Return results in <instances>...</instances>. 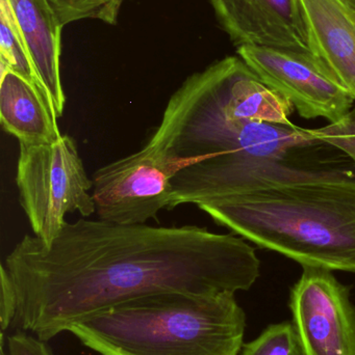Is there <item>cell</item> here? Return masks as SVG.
I'll return each instance as SVG.
<instances>
[{"mask_svg": "<svg viewBox=\"0 0 355 355\" xmlns=\"http://www.w3.org/2000/svg\"><path fill=\"white\" fill-rule=\"evenodd\" d=\"M3 265L16 290L15 324L45 342L139 296L246 291L261 268L256 250L240 236L102 219L66 221L49 244L25 235Z\"/></svg>", "mask_w": 355, "mask_h": 355, "instance_id": "1", "label": "cell"}, {"mask_svg": "<svg viewBox=\"0 0 355 355\" xmlns=\"http://www.w3.org/2000/svg\"><path fill=\"white\" fill-rule=\"evenodd\" d=\"M258 110L251 77L238 56L183 81L146 143L181 166L168 210L329 176L327 168L300 160L323 145L308 129L254 122Z\"/></svg>", "mask_w": 355, "mask_h": 355, "instance_id": "2", "label": "cell"}, {"mask_svg": "<svg viewBox=\"0 0 355 355\" xmlns=\"http://www.w3.org/2000/svg\"><path fill=\"white\" fill-rule=\"evenodd\" d=\"M217 225L304 266L355 273V178L276 184L198 205Z\"/></svg>", "mask_w": 355, "mask_h": 355, "instance_id": "3", "label": "cell"}, {"mask_svg": "<svg viewBox=\"0 0 355 355\" xmlns=\"http://www.w3.org/2000/svg\"><path fill=\"white\" fill-rule=\"evenodd\" d=\"M245 329L233 292H162L98 311L67 331L100 355H238Z\"/></svg>", "mask_w": 355, "mask_h": 355, "instance_id": "4", "label": "cell"}, {"mask_svg": "<svg viewBox=\"0 0 355 355\" xmlns=\"http://www.w3.org/2000/svg\"><path fill=\"white\" fill-rule=\"evenodd\" d=\"M17 187L21 207L35 237L49 244L68 213H96L93 179L85 172L76 143L63 135L51 144H19Z\"/></svg>", "mask_w": 355, "mask_h": 355, "instance_id": "5", "label": "cell"}, {"mask_svg": "<svg viewBox=\"0 0 355 355\" xmlns=\"http://www.w3.org/2000/svg\"><path fill=\"white\" fill-rule=\"evenodd\" d=\"M237 54L306 120L324 118L333 124L354 106V97L314 52L244 45Z\"/></svg>", "mask_w": 355, "mask_h": 355, "instance_id": "6", "label": "cell"}, {"mask_svg": "<svg viewBox=\"0 0 355 355\" xmlns=\"http://www.w3.org/2000/svg\"><path fill=\"white\" fill-rule=\"evenodd\" d=\"M179 164L146 144L141 150L98 168L93 175L96 214L120 225H142L158 220L169 209L172 179Z\"/></svg>", "mask_w": 355, "mask_h": 355, "instance_id": "7", "label": "cell"}, {"mask_svg": "<svg viewBox=\"0 0 355 355\" xmlns=\"http://www.w3.org/2000/svg\"><path fill=\"white\" fill-rule=\"evenodd\" d=\"M290 309L304 355H355V306L331 270L304 266Z\"/></svg>", "mask_w": 355, "mask_h": 355, "instance_id": "8", "label": "cell"}, {"mask_svg": "<svg viewBox=\"0 0 355 355\" xmlns=\"http://www.w3.org/2000/svg\"><path fill=\"white\" fill-rule=\"evenodd\" d=\"M210 1L219 25L236 47L248 45L312 51L299 0Z\"/></svg>", "mask_w": 355, "mask_h": 355, "instance_id": "9", "label": "cell"}, {"mask_svg": "<svg viewBox=\"0 0 355 355\" xmlns=\"http://www.w3.org/2000/svg\"><path fill=\"white\" fill-rule=\"evenodd\" d=\"M40 83L53 108L63 116L66 96L60 79V22L49 0H8Z\"/></svg>", "mask_w": 355, "mask_h": 355, "instance_id": "10", "label": "cell"}, {"mask_svg": "<svg viewBox=\"0 0 355 355\" xmlns=\"http://www.w3.org/2000/svg\"><path fill=\"white\" fill-rule=\"evenodd\" d=\"M318 55L355 100V12L341 0H299Z\"/></svg>", "mask_w": 355, "mask_h": 355, "instance_id": "11", "label": "cell"}, {"mask_svg": "<svg viewBox=\"0 0 355 355\" xmlns=\"http://www.w3.org/2000/svg\"><path fill=\"white\" fill-rule=\"evenodd\" d=\"M0 123L19 144H51L63 135L44 92L8 70H1Z\"/></svg>", "mask_w": 355, "mask_h": 355, "instance_id": "12", "label": "cell"}, {"mask_svg": "<svg viewBox=\"0 0 355 355\" xmlns=\"http://www.w3.org/2000/svg\"><path fill=\"white\" fill-rule=\"evenodd\" d=\"M0 60L1 70L20 75L38 85L46 95L8 0H0Z\"/></svg>", "mask_w": 355, "mask_h": 355, "instance_id": "13", "label": "cell"}, {"mask_svg": "<svg viewBox=\"0 0 355 355\" xmlns=\"http://www.w3.org/2000/svg\"><path fill=\"white\" fill-rule=\"evenodd\" d=\"M241 355H304L299 335L293 322L267 327L260 337L244 344Z\"/></svg>", "mask_w": 355, "mask_h": 355, "instance_id": "14", "label": "cell"}, {"mask_svg": "<svg viewBox=\"0 0 355 355\" xmlns=\"http://www.w3.org/2000/svg\"><path fill=\"white\" fill-rule=\"evenodd\" d=\"M124 0H56L53 10L63 25L83 19L115 24Z\"/></svg>", "mask_w": 355, "mask_h": 355, "instance_id": "15", "label": "cell"}, {"mask_svg": "<svg viewBox=\"0 0 355 355\" xmlns=\"http://www.w3.org/2000/svg\"><path fill=\"white\" fill-rule=\"evenodd\" d=\"M308 133L315 141L345 154L355 166V104L339 122L322 128L308 129Z\"/></svg>", "mask_w": 355, "mask_h": 355, "instance_id": "16", "label": "cell"}, {"mask_svg": "<svg viewBox=\"0 0 355 355\" xmlns=\"http://www.w3.org/2000/svg\"><path fill=\"white\" fill-rule=\"evenodd\" d=\"M17 313V294L14 284L4 265L0 267V327L1 342L6 329L14 323Z\"/></svg>", "mask_w": 355, "mask_h": 355, "instance_id": "17", "label": "cell"}, {"mask_svg": "<svg viewBox=\"0 0 355 355\" xmlns=\"http://www.w3.org/2000/svg\"><path fill=\"white\" fill-rule=\"evenodd\" d=\"M8 355H52L39 338L26 333H16L8 338Z\"/></svg>", "mask_w": 355, "mask_h": 355, "instance_id": "18", "label": "cell"}, {"mask_svg": "<svg viewBox=\"0 0 355 355\" xmlns=\"http://www.w3.org/2000/svg\"><path fill=\"white\" fill-rule=\"evenodd\" d=\"M341 1L355 12V0H341Z\"/></svg>", "mask_w": 355, "mask_h": 355, "instance_id": "19", "label": "cell"}, {"mask_svg": "<svg viewBox=\"0 0 355 355\" xmlns=\"http://www.w3.org/2000/svg\"><path fill=\"white\" fill-rule=\"evenodd\" d=\"M50 3H51V6H53L54 2H56V0H49Z\"/></svg>", "mask_w": 355, "mask_h": 355, "instance_id": "20", "label": "cell"}, {"mask_svg": "<svg viewBox=\"0 0 355 355\" xmlns=\"http://www.w3.org/2000/svg\"><path fill=\"white\" fill-rule=\"evenodd\" d=\"M2 355H4L3 354H2Z\"/></svg>", "mask_w": 355, "mask_h": 355, "instance_id": "21", "label": "cell"}]
</instances>
